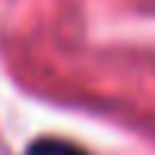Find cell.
<instances>
[{
  "label": "cell",
  "instance_id": "obj_1",
  "mask_svg": "<svg viewBox=\"0 0 155 155\" xmlns=\"http://www.w3.org/2000/svg\"><path fill=\"white\" fill-rule=\"evenodd\" d=\"M25 155H92V152L70 143V139H60V136H41L25 149Z\"/></svg>",
  "mask_w": 155,
  "mask_h": 155
}]
</instances>
